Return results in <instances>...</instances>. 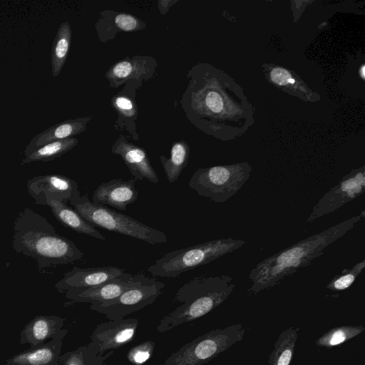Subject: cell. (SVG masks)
<instances>
[{"label": "cell", "instance_id": "obj_18", "mask_svg": "<svg viewBox=\"0 0 365 365\" xmlns=\"http://www.w3.org/2000/svg\"><path fill=\"white\" fill-rule=\"evenodd\" d=\"M91 117L68 119L55 124L36 135L29 141L24 150L25 156L38 148L53 141L73 138L86 130Z\"/></svg>", "mask_w": 365, "mask_h": 365}, {"label": "cell", "instance_id": "obj_4", "mask_svg": "<svg viewBox=\"0 0 365 365\" xmlns=\"http://www.w3.org/2000/svg\"><path fill=\"white\" fill-rule=\"evenodd\" d=\"M73 209L95 227L127 235L151 245L164 244L167 235L131 217L118 212L106 205L91 202L86 195H81L77 187L69 201Z\"/></svg>", "mask_w": 365, "mask_h": 365}, {"label": "cell", "instance_id": "obj_7", "mask_svg": "<svg viewBox=\"0 0 365 365\" xmlns=\"http://www.w3.org/2000/svg\"><path fill=\"white\" fill-rule=\"evenodd\" d=\"M245 332L240 323L210 330L173 352L161 365H202L240 342Z\"/></svg>", "mask_w": 365, "mask_h": 365}, {"label": "cell", "instance_id": "obj_24", "mask_svg": "<svg viewBox=\"0 0 365 365\" xmlns=\"http://www.w3.org/2000/svg\"><path fill=\"white\" fill-rule=\"evenodd\" d=\"M78 140L70 138L47 143L29 154L21 161V165L35 162L51 161L73 149Z\"/></svg>", "mask_w": 365, "mask_h": 365}, {"label": "cell", "instance_id": "obj_15", "mask_svg": "<svg viewBox=\"0 0 365 365\" xmlns=\"http://www.w3.org/2000/svg\"><path fill=\"white\" fill-rule=\"evenodd\" d=\"M134 179H112L100 184L92 195L93 202L109 205L120 210H126L128 205L138 198Z\"/></svg>", "mask_w": 365, "mask_h": 365}, {"label": "cell", "instance_id": "obj_34", "mask_svg": "<svg viewBox=\"0 0 365 365\" xmlns=\"http://www.w3.org/2000/svg\"><path fill=\"white\" fill-rule=\"evenodd\" d=\"M359 71H361V76L362 78H364L365 72H364V65L361 66Z\"/></svg>", "mask_w": 365, "mask_h": 365}, {"label": "cell", "instance_id": "obj_33", "mask_svg": "<svg viewBox=\"0 0 365 365\" xmlns=\"http://www.w3.org/2000/svg\"><path fill=\"white\" fill-rule=\"evenodd\" d=\"M177 1H158V4L164 5L163 7L159 8L161 14H165L167 11H168L170 7L168 6V5L173 6V4H174Z\"/></svg>", "mask_w": 365, "mask_h": 365}, {"label": "cell", "instance_id": "obj_12", "mask_svg": "<svg viewBox=\"0 0 365 365\" xmlns=\"http://www.w3.org/2000/svg\"><path fill=\"white\" fill-rule=\"evenodd\" d=\"M124 272L123 269L115 266L92 268L73 267L71 271L63 274V278L55 284V288L61 293L73 289L88 288L118 277Z\"/></svg>", "mask_w": 365, "mask_h": 365}, {"label": "cell", "instance_id": "obj_17", "mask_svg": "<svg viewBox=\"0 0 365 365\" xmlns=\"http://www.w3.org/2000/svg\"><path fill=\"white\" fill-rule=\"evenodd\" d=\"M66 318L56 315H38L25 325L20 332V343L31 349L39 347L63 329Z\"/></svg>", "mask_w": 365, "mask_h": 365}, {"label": "cell", "instance_id": "obj_5", "mask_svg": "<svg viewBox=\"0 0 365 365\" xmlns=\"http://www.w3.org/2000/svg\"><path fill=\"white\" fill-rule=\"evenodd\" d=\"M246 244L243 240L220 238L165 253L148 268L153 277L175 278L232 253Z\"/></svg>", "mask_w": 365, "mask_h": 365}, {"label": "cell", "instance_id": "obj_31", "mask_svg": "<svg viewBox=\"0 0 365 365\" xmlns=\"http://www.w3.org/2000/svg\"><path fill=\"white\" fill-rule=\"evenodd\" d=\"M270 78L274 83L278 86H285L288 83H295V80L287 70L281 67L274 68L270 73Z\"/></svg>", "mask_w": 365, "mask_h": 365}, {"label": "cell", "instance_id": "obj_29", "mask_svg": "<svg viewBox=\"0 0 365 365\" xmlns=\"http://www.w3.org/2000/svg\"><path fill=\"white\" fill-rule=\"evenodd\" d=\"M111 104L115 110L126 118H133L137 115V106L135 101L123 94L114 96Z\"/></svg>", "mask_w": 365, "mask_h": 365}, {"label": "cell", "instance_id": "obj_11", "mask_svg": "<svg viewBox=\"0 0 365 365\" xmlns=\"http://www.w3.org/2000/svg\"><path fill=\"white\" fill-rule=\"evenodd\" d=\"M138 274L124 272L120 276L101 284L67 291L66 298L76 303H101L119 297L137 280Z\"/></svg>", "mask_w": 365, "mask_h": 365}, {"label": "cell", "instance_id": "obj_23", "mask_svg": "<svg viewBox=\"0 0 365 365\" xmlns=\"http://www.w3.org/2000/svg\"><path fill=\"white\" fill-rule=\"evenodd\" d=\"M190 155V147L187 142L180 140L175 142L170 150V157L160 156V160L170 182L177 181L187 166Z\"/></svg>", "mask_w": 365, "mask_h": 365}, {"label": "cell", "instance_id": "obj_30", "mask_svg": "<svg viewBox=\"0 0 365 365\" xmlns=\"http://www.w3.org/2000/svg\"><path fill=\"white\" fill-rule=\"evenodd\" d=\"M59 365H88L86 345L76 349L61 354Z\"/></svg>", "mask_w": 365, "mask_h": 365}, {"label": "cell", "instance_id": "obj_27", "mask_svg": "<svg viewBox=\"0 0 365 365\" xmlns=\"http://www.w3.org/2000/svg\"><path fill=\"white\" fill-rule=\"evenodd\" d=\"M154 348V341L150 340L143 341L132 347L128 352L127 358L130 363L140 365L152 356Z\"/></svg>", "mask_w": 365, "mask_h": 365}, {"label": "cell", "instance_id": "obj_26", "mask_svg": "<svg viewBox=\"0 0 365 365\" xmlns=\"http://www.w3.org/2000/svg\"><path fill=\"white\" fill-rule=\"evenodd\" d=\"M365 267V259H362L350 269H345L328 283L327 289L332 292H340L350 287Z\"/></svg>", "mask_w": 365, "mask_h": 365}, {"label": "cell", "instance_id": "obj_3", "mask_svg": "<svg viewBox=\"0 0 365 365\" xmlns=\"http://www.w3.org/2000/svg\"><path fill=\"white\" fill-rule=\"evenodd\" d=\"M232 281L230 276L221 274L198 276L186 282L173 299L181 304L160 319L157 330L165 333L208 314L232 293L235 287Z\"/></svg>", "mask_w": 365, "mask_h": 365}, {"label": "cell", "instance_id": "obj_10", "mask_svg": "<svg viewBox=\"0 0 365 365\" xmlns=\"http://www.w3.org/2000/svg\"><path fill=\"white\" fill-rule=\"evenodd\" d=\"M139 324L135 318L109 320L98 324L90 336L88 348L95 354L103 355L109 350L119 349L134 338Z\"/></svg>", "mask_w": 365, "mask_h": 365}, {"label": "cell", "instance_id": "obj_6", "mask_svg": "<svg viewBox=\"0 0 365 365\" xmlns=\"http://www.w3.org/2000/svg\"><path fill=\"white\" fill-rule=\"evenodd\" d=\"M251 171L247 163L201 168L193 173L188 185L199 195L222 203L240 191Z\"/></svg>", "mask_w": 365, "mask_h": 365}, {"label": "cell", "instance_id": "obj_1", "mask_svg": "<svg viewBox=\"0 0 365 365\" xmlns=\"http://www.w3.org/2000/svg\"><path fill=\"white\" fill-rule=\"evenodd\" d=\"M364 210L356 216L316 233L289 247L264 259L252 268L249 274L252 282L249 294H256L274 287L297 271L310 265L324 250L342 237L365 216Z\"/></svg>", "mask_w": 365, "mask_h": 365}, {"label": "cell", "instance_id": "obj_14", "mask_svg": "<svg viewBox=\"0 0 365 365\" xmlns=\"http://www.w3.org/2000/svg\"><path fill=\"white\" fill-rule=\"evenodd\" d=\"M77 187L73 180L59 174L36 176L27 182L28 192L35 201L49 197L67 203Z\"/></svg>", "mask_w": 365, "mask_h": 365}, {"label": "cell", "instance_id": "obj_8", "mask_svg": "<svg viewBox=\"0 0 365 365\" xmlns=\"http://www.w3.org/2000/svg\"><path fill=\"white\" fill-rule=\"evenodd\" d=\"M165 283L155 278L138 274L136 282L119 297L101 303L91 304L90 309L110 320L126 316L153 304L163 293Z\"/></svg>", "mask_w": 365, "mask_h": 365}, {"label": "cell", "instance_id": "obj_19", "mask_svg": "<svg viewBox=\"0 0 365 365\" xmlns=\"http://www.w3.org/2000/svg\"><path fill=\"white\" fill-rule=\"evenodd\" d=\"M34 203L48 206L55 217L65 227L78 233L106 240V237L94 225L82 217L73 208L68 207L67 203L49 197H43Z\"/></svg>", "mask_w": 365, "mask_h": 365}, {"label": "cell", "instance_id": "obj_25", "mask_svg": "<svg viewBox=\"0 0 365 365\" xmlns=\"http://www.w3.org/2000/svg\"><path fill=\"white\" fill-rule=\"evenodd\" d=\"M364 330L365 327L361 324L334 327L318 337L315 344L319 347L331 349L356 337Z\"/></svg>", "mask_w": 365, "mask_h": 365}, {"label": "cell", "instance_id": "obj_28", "mask_svg": "<svg viewBox=\"0 0 365 365\" xmlns=\"http://www.w3.org/2000/svg\"><path fill=\"white\" fill-rule=\"evenodd\" d=\"M114 24L118 31H135L144 29L146 24L136 16L125 13H118L114 17Z\"/></svg>", "mask_w": 365, "mask_h": 365}, {"label": "cell", "instance_id": "obj_2", "mask_svg": "<svg viewBox=\"0 0 365 365\" xmlns=\"http://www.w3.org/2000/svg\"><path fill=\"white\" fill-rule=\"evenodd\" d=\"M13 230V250L34 258L39 270L73 263L84 255L73 242L58 235L46 218L30 208L19 213Z\"/></svg>", "mask_w": 365, "mask_h": 365}, {"label": "cell", "instance_id": "obj_32", "mask_svg": "<svg viewBox=\"0 0 365 365\" xmlns=\"http://www.w3.org/2000/svg\"><path fill=\"white\" fill-rule=\"evenodd\" d=\"M113 351L109 352L106 355H97L93 354L86 345V356L88 365H107L105 360L111 355Z\"/></svg>", "mask_w": 365, "mask_h": 365}, {"label": "cell", "instance_id": "obj_22", "mask_svg": "<svg viewBox=\"0 0 365 365\" xmlns=\"http://www.w3.org/2000/svg\"><path fill=\"white\" fill-rule=\"evenodd\" d=\"M71 38L72 31L69 22H62L56 34L51 48V73L54 77L59 76L67 60Z\"/></svg>", "mask_w": 365, "mask_h": 365}, {"label": "cell", "instance_id": "obj_16", "mask_svg": "<svg viewBox=\"0 0 365 365\" xmlns=\"http://www.w3.org/2000/svg\"><path fill=\"white\" fill-rule=\"evenodd\" d=\"M68 331L62 329L42 346L12 356L6 365H59L63 340Z\"/></svg>", "mask_w": 365, "mask_h": 365}, {"label": "cell", "instance_id": "obj_21", "mask_svg": "<svg viewBox=\"0 0 365 365\" xmlns=\"http://www.w3.org/2000/svg\"><path fill=\"white\" fill-rule=\"evenodd\" d=\"M300 328L292 327L282 331L268 358L269 365H290Z\"/></svg>", "mask_w": 365, "mask_h": 365}, {"label": "cell", "instance_id": "obj_20", "mask_svg": "<svg viewBox=\"0 0 365 365\" xmlns=\"http://www.w3.org/2000/svg\"><path fill=\"white\" fill-rule=\"evenodd\" d=\"M150 61L151 58L134 56L116 62L106 73L110 86L116 88L129 79L148 74L150 71Z\"/></svg>", "mask_w": 365, "mask_h": 365}, {"label": "cell", "instance_id": "obj_9", "mask_svg": "<svg viewBox=\"0 0 365 365\" xmlns=\"http://www.w3.org/2000/svg\"><path fill=\"white\" fill-rule=\"evenodd\" d=\"M365 191V166L352 170L330 189L314 205L307 222L332 213L344 205L356 199Z\"/></svg>", "mask_w": 365, "mask_h": 365}, {"label": "cell", "instance_id": "obj_13", "mask_svg": "<svg viewBox=\"0 0 365 365\" xmlns=\"http://www.w3.org/2000/svg\"><path fill=\"white\" fill-rule=\"evenodd\" d=\"M111 152L121 158L135 180L145 179L155 184L158 182V175L148 159L146 151L142 148L128 142L123 136L120 135L113 145Z\"/></svg>", "mask_w": 365, "mask_h": 365}]
</instances>
